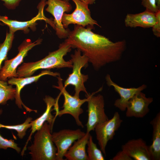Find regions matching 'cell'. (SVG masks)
<instances>
[{
    "label": "cell",
    "instance_id": "cell-1",
    "mask_svg": "<svg viewBox=\"0 0 160 160\" xmlns=\"http://www.w3.org/2000/svg\"><path fill=\"white\" fill-rule=\"evenodd\" d=\"M90 27L75 25L64 41L72 48L79 50L87 57L89 62L98 71L106 65L120 60L127 48L125 40L113 42L96 33Z\"/></svg>",
    "mask_w": 160,
    "mask_h": 160
},
{
    "label": "cell",
    "instance_id": "cell-2",
    "mask_svg": "<svg viewBox=\"0 0 160 160\" xmlns=\"http://www.w3.org/2000/svg\"><path fill=\"white\" fill-rule=\"evenodd\" d=\"M71 46L64 41L59 45L57 49L49 52L43 59L35 62L23 63L17 69V77L31 76L36 71L41 69L72 68V61L71 60L66 61L64 58L71 51Z\"/></svg>",
    "mask_w": 160,
    "mask_h": 160
},
{
    "label": "cell",
    "instance_id": "cell-3",
    "mask_svg": "<svg viewBox=\"0 0 160 160\" xmlns=\"http://www.w3.org/2000/svg\"><path fill=\"white\" fill-rule=\"evenodd\" d=\"M52 128L45 122L36 131L33 143L28 148L32 160H56V147L52 140Z\"/></svg>",
    "mask_w": 160,
    "mask_h": 160
},
{
    "label": "cell",
    "instance_id": "cell-4",
    "mask_svg": "<svg viewBox=\"0 0 160 160\" xmlns=\"http://www.w3.org/2000/svg\"><path fill=\"white\" fill-rule=\"evenodd\" d=\"M70 60L72 63V71L64 82V87L66 88L71 85L74 87V96L79 98V93L83 91L87 96L89 95L84 85V83L88 79V75L81 73V69L87 66L89 62L88 58L84 55H81L79 49L75 50L74 53L71 55Z\"/></svg>",
    "mask_w": 160,
    "mask_h": 160
},
{
    "label": "cell",
    "instance_id": "cell-5",
    "mask_svg": "<svg viewBox=\"0 0 160 160\" xmlns=\"http://www.w3.org/2000/svg\"><path fill=\"white\" fill-rule=\"evenodd\" d=\"M57 77L58 86L54 87L60 90V94L63 95L64 97V102L62 107L63 109L56 112L55 119L57 116H61L65 114H69L73 117L78 126L83 128L84 125L79 119V116L83 112V110L81 107L84 103L87 102L89 99L88 95L87 96V98L81 99L74 95H71L64 87L63 79L60 76Z\"/></svg>",
    "mask_w": 160,
    "mask_h": 160
},
{
    "label": "cell",
    "instance_id": "cell-6",
    "mask_svg": "<svg viewBox=\"0 0 160 160\" xmlns=\"http://www.w3.org/2000/svg\"><path fill=\"white\" fill-rule=\"evenodd\" d=\"M42 41L41 39H39L33 42L29 39L23 41L18 48L19 52L17 55L12 59L4 61V65L0 70V79L7 81L10 78L17 77L18 66L23 62L28 52L35 46L41 44Z\"/></svg>",
    "mask_w": 160,
    "mask_h": 160
},
{
    "label": "cell",
    "instance_id": "cell-7",
    "mask_svg": "<svg viewBox=\"0 0 160 160\" xmlns=\"http://www.w3.org/2000/svg\"><path fill=\"white\" fill-rule=\"evenodd\" d=\"M76 5V8L71 14L64 13L62 19V23L65 28H67L71 24H74L84 27H90L92 29L94 26L100 27L97 22L91 16L88 5L80 0H71Z\"/></svg>",
    "mask_w": 160,
    "mask_h": 160
},
{
    "label": "cell",
    "instance_id": "cell-8",
    "mask_svg": "<svg viewBox=\"0 0 160 160\" xmlns=\"http://www.w3.org/2000/svg\"><path fill=\"white\" fill-rule=\"evenodd\" d=\"M102 89L100 88L97 91L89 94L87 101L88 119L86 124L87 132L94 131L96 126L108 119L105 111V101L103 96L99 94L94 95Z\"/></svg>",
    "mask_w": 160,
    "mask_h": 160
},
{
    "label": "cell",
    "instance_id": "cell-9",
    "mask_svg": "<svg viewBox=\"0 0 160 160\" xmlns=\"http://www.w3.org/2000/svg\"><path fill=\"white\" fill-rule=\"evenodd\" d=\"M69 0H47L46 1L48 6L45 10L52 14L54 17V29L56 34L60 39H66L70 31L64 28L62 19L64 13L69 12L72 9Z\"/></svg>",
    "mask_w": 160,
    "mask_h": 160
},
{
    "label": "cell",
    "instance_id": "cell-10",
    "mask_svg": "<svg viewBox=\"0 0 160 160\" xmlns=\"http://www.w3.org/2000/svg\"><path fill=\"white\" fill-rule=\"evenodd\" d=\"M123 121L118 112L111 119L97 124L95 127L96 139L100 150L105 155V148L109 141L111 140Z\"/></svg>",
    "mask_w": 160,
    "mask_h": 160
},
{
    "label": "cell",
    "instance_id": "cell-11",
    "mask_svg": "<svg viewBox=\"0 0 160 160\" xmlns=\"http://www.w3.org/2000/svg\"><path fill=\"white\" fill-rule=\"evenodd\" d=\"M85 133L80 129H64L53 133L52 140L57 149L56 160H63L65 154L72 143L83 137Z\"/></svg>",
    "mask_w": 160,
    "mask_h": 160
},
{
    "label": "cell",
    "instance_id": "cell-12",
    "mask_svg": "<svg viewBox=\"0 0 160 160\" xmlns=\"http://www.w3.org/2000/svg\"><path fill=\"white\" fill-rule=\"evenodd\" d=\"M46 1L47 0H41L37 6L39 10L37 15L30 20L20 21L9 19L5 16H0V21L9 27V32L14 33L18 30H22L27 33L29 31V28L32 30H34L36 24V22L39 20H44L54 28L53 21L47 18L44 15V9L46 5Z\"/></svg>",
    "mask_w": 160,
    "mask_h": 160
},
{
    "label": "cell",
    "instance_id": "cell-13",
    "mask_svg": "<svg viewBox=\"0 0 160 160\" xmlns=\"http://www.w3.org/2000/svg\"><path fill=\"white\" fill-rule=\"evenodd\" d=\"M152 97H147L142 91L134 95L127 103L126 110L127 117L142 118L149 111L148 106L153 101Z\"/></svg>",
    "mask_w": 160,
    "mask_h": 160
},
{
    "label": "cell",
    "instance_id": "cell-14",
    "mask_svg": "<svg viewBox=\"0 0 160 160\" xmlns=\"http://www.w3.org/2000/svg\"><path fill=\"white\" fill-rule=\"evenodd\" d=\"M46 75H49L57 77L60 75L59 73L53 72L50 70H46L42 71L39 74L35 76L25 77H12L9 79L8 80L7 83L8 84L12 85H15L16 86L15 98V103L19 108L22 109L23 105L27 111L31 112L33 111L36 113L37 112V110L31 109L23 103L20 97V92L26 85L37 81L41 77Z\"/></svg>",
    "mask_w": 160,
    "mask_h": 160
},
{
    "label": "cell",
    "instance_id": "cell-15",
    "mask_svg": "<svg viewBox=\"0 0 160 160\" xmlns=\"http://www.w3.org/2000/svg\"><path fill=\"white\" fill-rule=\"evenodd\" d=\"M105 80L108 86L113 87L115 91L119 95L120 98L115 100L114 105L122 111L126 110L127 103L129 100L136 94L142 91L147 87L146 85L143 84L137 88H124L114 82L109 74L106 75Z\"/></svg>",
    "mask_w": 160,
    "mask_h": 160
},
{
    "label": "cell",
    "instance_id": "cell-16",
    "mask_svg": "<svg viewBox=\"0 0 160 160\" xmlns=\"http://www.w3.org/2000/svg\"><path fill=\"white\" fill-rule=\"evenodd\" d=\"M43 100L46 105V109L41 116L31 121V132L21 152V155L22 156H23L25 151L27 149V145L29 141L31 140L32 135L36 131L41 129L45 122L47 121L51 125L52 127H53L55 118L52 114L51 112L52 107L54 106L55 104L56 100L49 96H46Z\"/></svg>",
    "mask_w": 160,
    "mask_h": 160
},
{
    "label": "cell",
    "instance_id": "cell-17",
    "mask_svg": "<svg viewBox=\"0 0 160 160\" xmlns=\"http://www.w3.org/2000/svg\"><path fill=\"white\" fill-rule=\"evenodd\" d=\"M125 151L135 160H151L148 146L141 138L130 140L122 146Z\"/></svg>",
    "mask_w": 160,
    "mask_h": 160
},
{
    "label": "cell",
    "instance_id": "cell-18",
    "mask_svg": "<svg viewBox=\"0 0 160 160\" xmlns=\"http://www.w3.org/2000/svg\"><path fill=\"white\" fill-rule=\"evenodd\" d=\"M156 21V13L145 9L137 14H127L124 22L125 26L127 27L147 28L152 27Z\"/></svg>",
    "mask_w": 160,
    "mask_h": 160
},
{
    "label": "cell",
    "instance_id": "cell-19",
    "mask_svg": "<svg viewBox=\"0 0 160 160\" xmlns=\"http://www.w3.org/2000/svg\"><path fill=\"white\" fill-rule=\"evenodd\" d=\"M90 135L89 132H86L83 137L74 142L65 155L66 159L88 160L86 147Z\"/></svg>",
    "mask_w": 160,
    "mask_h": 160
},
{
    "label": "cell",
    "instance_id": "cell-20",
    "mask_svg": "<svg viewBox=\"0 0 160 160\" xmlns=\"http://www.w3.org/2000/svg\"><path fill=\"white\" fill-rule=\"evenodd\" d=\"M153 132L152 143L148 146L151 160L160 159V113H158L151 121Z\"/></svg>",
    "mask_w": 160,
    "mask_h": 160
},
{
    "label": "cell",
    "instance_id": "cell-21",
    "mask_svg": "<svg viewBox=\"0 0 160 160\" xmlns=\"http://www.w3.org/2000/svg\"><path fill=\"white\" fill-rule=\"evenodd\" d=\"M15 93V88L12 85L0 79V105H4L8 100L13 99Z\"/></svg>",
    "mask_w": 160,
    "mask_h": 160
},
{
    "label": "cell",
    "instance_id": "cell-22",
    "mask_svg": "<svg viewBox=\"0 0 160 160\" xmlns=\"http://www.w3.org/2000/svg\"><path fill=\"white\" fill-rule=\"evenodd\" d=\"M14 39V33L7 32L4 42L0 44V71L3 62L7 60V54L12 47Z\"/></svg>",
    "mask_w": 160,
    "mask_h": 160
},
{
    "label": "cell",
    "instance_id": "cell-23",
    "mask_svg": "<svg viewBox=\"0 0 160 160\" xmlns=\"http://www.w3.org/2000/svg\"><path fill=\"white\" fill-rule=\"evenodd\" d=\"M32 118L31 117H28L25 121L22 124L15 125H5L0 123V128L13 129L17 132V136L21 139H23L26 135V132L29 128L31 127V122Z\"/></svg>",
    "mask_w": 160,
    "mask_h": 160
},
{
    "label": "cell",
    "instance_id": "cell-24",
    "mask_svg": "<svg viewBox=\"0 0 160 160\" xmlns=\"http://www.w3.org/2000/svg\"><path fill=\"white\" fill-rule=\"evenodd\" d=\"M88 160H104L105 158L100 149L93 141L92 137L90 135L87 143Z\"/></svg>",
    "mask_w": 160,
    "mask_h": 160
},
{
    "label": "cell",
    "instance_id": "cell-25",
    "mask_svg": "<svg viewBox=\"0 0 160 160\" xmlns=\"http://www.w3.org/2000/svg\"><path fill=\"white\" fill-rule=\"evenodd\" d=\"M13 140H8L4 138L0 134V149L6 150L8 148H11L19 153L21 152V148L17 146Z\"/></svg>",
    "mask_w": 160,
    "mask_h": 160
},
{
    "label": "cell",
    "instance_id": "cell-26",
    "mask_svg": "<svg viewBox=\"0 0 160 160\" xmlns=\"http://www.w3.org/2000/svg\"><path fill=\"white\" fill-rule=\"evenodd\" d=\"M142 5L146 9L156 13L160 10L157 5L156 0H141Z\"/></svg>",
    "mask_w": 160,
    "mask_h": 160
},
{
    "label": "cell",
    "instance_id": "cell-27",
    "mask_svg": "<svg viewBox=\"0 0 160 160\" xmlns=\"http://www.w3.org/2000/svg\"><path fill=\"white\" fill-rule=\"evenodd\" d=\"M156 21L152 27L153 34L157 37H160V10L156 13Z\"/></svg>",
    "mask_w": 160,
    "mask_h": 160
},
{
    "label": "cell",
    "instance_id": "cell-28",
    "mask_svg": "<svg viewBox=\"0 0 160 160\" xmlns=\"http://www.w3.org/2000/svg\"><path fill=\"white\" fill-rule=\"evenodd\" d=\"M4 2V5L9 9H14L18 6L22 0H1Z\"/></svg>",
    "mask_w": 160,
    "mask_h": 160
},
{
    "label": "cell",
    "instance_id": "cell-29",
    "mask_svg": "<svg viewBox=\"0 0 160 160\" xmlns=\"http://www.w3.org/2000/svg\"><path fill=\"white\" fill-rule=\"evenodd\" d=\"M112 160H132L125 151L122 150L118 152L112 158Z\"/></svg>",
    "mask_w": 160,
    "mask_h": 160
},
{
    "label": "cell",
    "instance_id": "cell-30",
    "mask_svg": "<svg viewBox=\"0 0 160 160\" xmlns=\"http://www.w3.org/2000/svg\"><path fill=\"white\" fill-rule=\"evenodd\" d=\"M88 5H91L94 4L96 0H80Z\"/></svg>",
    "mask_w": 160,
    "mask_h": 160
},
{
    "label": "cell",
    "instance_id": "cell-31",
    "mask_svg": "<svg viewBox=\"0 0 160 160\" xmlns=\"http://www.w3.org/2000/svg\"><path fill=\"white\" fill-rule=\"evenodd\" d=\"M156 1L157 6L160 9V0H156Z\"/></svg>",
    "mask_w": 160,
    "mask_h": 160
}]
</instances>
